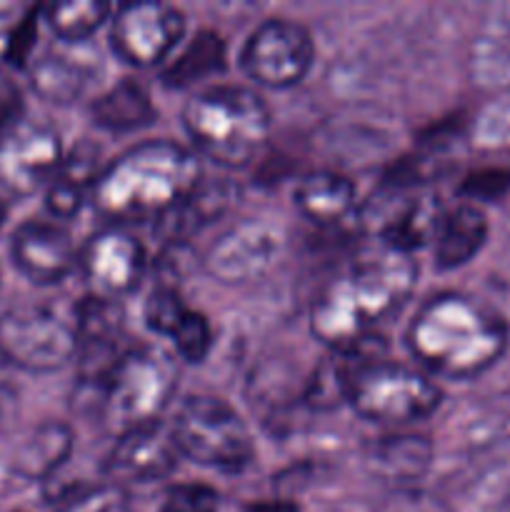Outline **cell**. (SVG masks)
<instances>
[{
    "label": "cell",
    "mask_w": 510,
    "mask_h": 512,
    "mask_svg": "<svg viewBox=\"0 0 510 512\" xmlns=\"http://www.w3.org/2000/svg\"><path fill=\"white\" fill-rule=\"evenodd\" d=\"M418 283L413 255L380 245L360 253L320 288L310 310V330L333 350L370 338L380 320L408 303Z\"/></svg>",
    "instance_id": "cell-1"
},
{
    "label": "cell",
    "mask_w": 510,
    "mask_h": 512,
    "mask_svg": "<svg viewBox=\"0 0 510 512\" xmlns=\"http://www.w3.org/2000/svg\"><path fill=\"white\" fill-rule=\"evenodd\" d=\"M408 348L423 368L450 380L485 373L508 348V325L480 300L460 293L430 298L410 323Z\"/></svg>",
    "instance_id": "cell-2"
},
{
    "label": "cell",
    "mask_w": 510,
    "mask_h": 512,
    "mask_svg": "<svg viewBox=\"0 0 510 512\" xmlns=\"http://www.w3.org/2000/svg\"><path fill=\"white\" fill-rule=\"evenodd\" d=\"M200 185L195 155L170 140L135 145L115 158L95 183V208L110 220H158Z\"/></svg>",
    "instance_id": "cell-3"
},
{
    "label": "cell",
    "mask_w": 510,
    "mask_h": 512,
    "mask_svg": "<svg viewBox=\"0 0 510 512\" xmlns=\"http://www.w3.org/2000/svg\"><path fill=\"white\" fill-rule=\"evenodd\" d=\"M183 125L200 153L220 165L240 168L263 148L270 113L253 90L215 85L185 103Z\"/></svg>",
    "instance_id": "cell-4"
},
{
    "label": "cell",
    "mask_w": 510,
    "mask_h": 512,
    "mask_svg": "<svg viewBox=\"0 0 510 512\" xmlns=\"http://www.w3.org/2000/svg\"><path fill=\"white\" fill-rule=\"evenodd\" d=\"M173 435L180 455L223 473H240L255 455L243 418L225 400L208 395H195L180 405Z\"/></svg>",
    "instance_id": "cell-5"
},
{
    "label": "cell",
    "mask_w": 510,
    "mask_h": 512,
    "mask_svg": "<svg viewBox=\"0 0 510 512\" xmlns=\"http://www.w3.org/2000/svg\"><path fill=\"white\" fill-rule=\"evenodd\" d=\"M178 388V365L158 345L128 348L103 390L105 410L125 430L153 423Z\"/></svg>",
    "instance_id": "cell-6"
},
{
    "label": "cell",
    "mask_w": 510,
    "mask_h": 512,
    "mask_svg": "<svg viewBox=\"0 0 510 512\" xmlns=\"http://www.w3.org/2000/svg\"><path fill=\"white\" fill-rule=\"evenodd\" d=\"M438 385L408 365L375 360L358 370L348 403L355 413L375 423H410L433 413L440 405Z\"/></svg>",
    "instance_id": "cell-7"
},
{
    "label": "cell",
    "mask_w": 510,
    "mask_h": 512,
    "mask_svg": "<svg viewBox=\"0 0 510 512\" xmlns=\"http://www.w3.org/2000/svg\"><path fill=\"white\" fill-rule=\"evenodd\" d=\"M78 353L75 323L48 305H20L0 315V360L28 373H53Z\"/></svg>",
    "instance_id": "cell-8"
},
{
    "label": "cell",
    "mask_w": 510,
    "mask_h": 512,
    "mask_svg": "<svg viewBox=\"0 0 510 512\" xmlns=\"http://www.w3.org/2000/svg\"><path fill=\"white\" fill-rule=\"evenodd\" d=\"M443 213L435 195L423 193L415 185L385 183V188L370 198L360 218L363 228L373 233L380 245L413 255L415 248H423L435 238Z\"/></svg>",
    "instance_id": "cell-9"
},
{
    "label": "cell",
    "mask_w": 510,
    "mask_h": 512,
    "mask_svg": "<svg viewBox=\"0 0 510 512\" xmlns=\"http://www.w3.org/2000/svg\"><path fill=\"white\" fill-rule=\"evenodd\" d=\"M63 163L58 130L48 123L20 120L0 138V190L28 198L48 185Z\"/></svg>",
    "instance_id": "cell-10"
},
{
    "label": "cell",
    "mask_w": 510,
    "mask_h": 512,
    "mask_svg": "<svg viewBox=\"0 0 510 512\" xmlns=\"http://www.w3.org/2000/svg\"><path fill=\"white\" fill-rule=\"evenodd\" d=\"M313 63V40L298 23L265 20L245 43L240 65L245 73L268 88H290L308 73Z\"/></svg>",
    "instance_id": "cell-11"
},
{
    "label": "cell",
    "mask_w": 510,
    "mask_h": 512,
    "mask_svg": "<svg viewBox=\"0 0 510 512\" xmlns=\"http://www.w3.org/2000/svg\"><path fill=\"white\" fill-rule=\"evenodd\" d=\"M185 18L175 5L140 0L118 8L110 28L113 50L130 65L148 68L160 63L183 38Z\"/></svg>",
    "instance_id": "cell-12"
},
{
    "label": "cell",
    "mask_w": 510,
    "mask_h": 512,
    "mask_svg": "<svg viewBox=\"0 0 510 512\" xmlns=\"http://www.w3.org/2000/svg\"><path fill=\"white\" fill-rule=\"evenodd\" d=\"M75 338H78V380L80 388L103 393L115 365L123 358L125 315L115 300L88 298L75 308Z\"/></svg>",
    "instance_id": "cell-13"
},
{
    "label": "cell",
    "mask_w": 510,
    "mask_h": 512,
    "mask_svg": "<svg viewBox=\"0 0 510 512\" xmlns=\"http://www.w3.org/2000/svg\"><path fill=\"white\" fill-rule=\"evenodd\" d=\"M283 250V233L268 220H243L220 235L205 253V273L223 283H245L263 275Z\"/></svg>",
    "instance_id": "cell-14"
},
{
    "label": "cell",
    "mask_w": 510,
    "mask_h": 512,
    "mask_svg": "<svg viewBox=\"0 0 510 512\" xmlns=\"http://www.w3.org/2000/svg\"><path fill=\"white\" fill-rule=\"evenodd\" d=\"M178 458L180 450L173 428H165L153 420V423L135 425L120 435L105 470L118 480L153 483L168 478L178 468Z\"/></svg>",
    "instance_id": "cell-15"
},
{
    "label": "cell",
    "mask_w": 510,
    "mask_h": 512,
    "mask_svg": "<svg viewBox=\"0 0 510 512\" xmlns=\"http://www.w3.org/2000/svg\"><path fill=\"white\" fill-rule=\"evenodd\" d=\"M10 258L35 285H55L75 268V248L63 228L45 220H25L10 235Z\"/></svg>",
    "instance_id": "cell-16"
},
{
    "label": "cell",
    "mask_w": 510,
    "mask_h": 512,
    "mask_svg": "<svg viewBox=\"0 0 510 512\" xmlns=\"http://www.w3.org/2000/svg\"><path fill=\"white\" fill-rule=\"evenodd\" d=\"M83 270L90 285L110 298L133 293L145 273V250L133 235L103 230L83 250Z\"/></svg>",
    "instance_id": "cell-17"
},
{
    "label": "cell",
    "mask_w": 510,
    "mask_h": 512,
    "mask_svg": "<svg viewBox=\"0 0 510 512\" xmlns=\"http://www.w3.org/2000/svg\"><path fill=\"white\" fill-rule=\"evenodd\" d=\"M98 70V53L90 48L45 50L30 65V88L48 103H73L95 83Z\"/></svg>",
    "instance_id": "cell-18"
},
{
    "label": "cell",
    "mask_w": 510,
    "mask_h": 512,
    "mask_svg": "<svg viewBox=\"0 0 510 512\" xmlns=\"http://www.w3.org/2000/svg\"><path fill=\"white\" fill-rule=\"evenodd\" d=\"M73 450V433L63 423H43L30 430L10 455L8 470L23 483L48 480Z\"/></svg>",
    "instance_id": "cell-19"
},
{
    "label": "cell",
    "mask_w": 510,
    "mask_h": 512,
    "mask_svg": "<svg viewBox=\"0 0 510 512\" xmlns=\"http://www.w3.org/2000/svg\"><path fill=\"white\" fill-rule=\"evenodd\" d=\"M235 195H238V188L225 180L198 185L183 203L158 218L160 238L170 245H183L190 235L220 218L235 203Z\"/></svg>",
    "instance_id": "cell-20"
},
{
    "label": "cell",
    "mask_w": 510,
    "mask_h": 512,
    "mask_svg": "<svg viewBox=\"0 0 510 512\" xmlns=\"http://www.w3.org/2000/svg\"><path fill=\"white\" fill-rule=\"evenodd\" d=\"M100 150L90 143H78L70 150L68 158H63L55 178L45 190V208L55 218H73L85 205L90 190L100 178L98 170Z\"/></svg>",
    "instance_id": "cell-21"
},
{
    "label": "cell",
    "mask_w": 510,
    "mask_h": 512,
    "mask_svg": "<svg viewBox=\"0 0 510 512\" xmlns=\"http://www.w3.org/2000/svg\"><path fill=\"white\" fill-rule=\"evenodd\" d=\"M433 460V445L423 435H390L368 450V470L375 478L393 483L395 490L413 488Z\"/></svg>",
    "instance_id": "cell-22"
},
{
    "label": "cell",
    "mask_w": 510,
    "mask_h": 512,
    "mask_svg": "<svg viewBox=\"0 0 510 512\" xmlns=\"http://www.w3.org/2000/svg\"><path fill=\"white\" fill-rule=\"evenodd\" d=\"M488 238V220L473 203H460L445 210L435 230V263L440 270H453L468 263Z\"/></svg>",
    "instance_id": "cell-23"
},
{
    "label": "cell",
    "mask_w": 510,
    "mask_h": 512,
    "mask_svg": "<svg viewBox=\"0 0 510 512\" xmlns=\"http://www.w3.org/2000/svg\"><path fill=\"white\" fill-rule=\"evenodd\" d=\"M295 208L313 223H338L343 215H348L355 205V185L345 175L318 173L305 175L293 193Z\"/></svg>",
    "instance_id": "cell-24"
},
{
    "label": "cell",
    "mask_w": 510,
    "mask_h": 512,
    "mask_svg": "<svg viewBox=\"0 0 510 512\" xmlns=\"http://www.w3.org/2000/svg\"><path fill=\"white\" fill-rule=\"evenodd\" d=\"M90 113H93V120L100 128L113 130V133H130V130L145 128L158 115L153 103H150L148 90L135 83L133 78L120 80L115 88L100 95L93 108H90Z\"/></svg>",
    "instance_id": "cell-25"
},
{
    "label": "cell",
    "mask_w": 510,
    "mask_h": 512,
    "mask_svg": "<svg viewBox=\"0 0 510 512\" xmlns=\"http://www.w3.org/2000/svg\"><path fill=\"white\" fill-rule=\"evenodd\" d=\"M225 68V45L215 33H200L185 53L163 73L168 88H188L195 80L208 78Z\"/></svg>",
    "instance_id": "cell-26"
},
{
    "label": "cell",
    "mask_w": 510,
    "mask_h": 512,
    "mask_svg": "<svg viewBox=\"0 0 510 512\" xmlns=\"http://www.w3.org/2000/svg\"><path fill=\"white\" fill-rule=\"evenodd\" d=\"M113 5L105 0H78V3H53L45 8L50 30L63 43H85L103 25Z\"/></svg>",
    "instance_id": "cell-27"
},
{
    "label": "cell",
    "mask_w": 510,
    "mask_h": 512,
    "mask_svg": "<svg viewBox=\"0 0 510 512\" xmlns=\"http://www.w3.org/2000/svg\"><path fill=\"white\" fill-rule=\"evenodd\" d=\"M53 512H130V500L120 485H78L55 495Z\"/></svg>",
    "instance_id": "cell-28"
},
{
    "label": "cell",
    "mask_w": 510,
    "mask_h": 512,
    "mask_svg": "<svg viewBox=\"0 0 510 512\" xmlns=\"http://www.w3.org/2000/svg\"><path fill=\"white\" fill-rule=\"evenodd\" d=\"M170 340L175 343L180 358H185L188 363H203L210 345H213V333H210V325L203 315L188 310L183 320L175 325L173 333H170Z\"/></svg>",
    "instance_id": "cell-29"
},
{
    "label": "cell",
    "mask_w": 510,
    "mask_h": 512,
    "mask_svg": "<svg viewBox=\"0 0 510 512\" xmlns=\"http://www.w3.org/2000/svg\"><path fill=\"white\" fill-rule=\"evenodd\" d=\"M185 313H188V308L180 300L178 290L165 288V285L153 290V295L145 303V323H148V328L155 330L158 335H168V338Z\"/></svg>",
    "instance_id": "cell-30"
},
{
    "label": "cell",
    "mask_w": 510,
    "mask_h": 512,
    "mask_svg": "<svg viewBox=\"0 0 510 512\" xmlns=\"http://www.w3.org/2000/svg\"><path fill=\"white\" fill-rule=\"evenodd\" d=\"M158 512H220V500L208 485L185 483L168 490Z\"/></svg>",
    "instance_id": "cell-31"
},
{
    "label": "cell",
    "mask_w": 510,
    "mask_h": 512,
    "mask_svg": "<svg viewBox=\"0 0 510 512\" xmlns=\"http://www.w3.org/2000/svg\"><path fill=\"white\" fill-rule=\"evenodd\" d=\"M375 512H450L443 500L433 498V495L423 493L415 488H400L393 490L383 503L375 508Z\"/></svg>",
    "instance_id": "cell-32"
},
{
    "label": "cell",
    "mask_w": 510,
    "mask_h": 512,
    "mask_svg": "<svg viewBox=\"0 0 510 512\" xmlns=\"http://www.w3.org/2000/svg\"><path fill=\"white\" fill-rule=\"evenodd\" d=\"M23 120V93L10 75L0 70V138Z\"/></svg>",
    "instance_id": "cell-33"
},
{
    "label": "cell",
    "mask_w": 510,
    "mask_h": 512,
    "mask_svg": "<svg viewBox=\"0 0 510 512\" xmlns=\"http://www.w3.org/2000/svg\"><path fill=\"white\" fill-rule=\"evenodd\" d=\"M510 185V173L505 170H483L470 175L463 183V193L470 198H498Z\"/></svg>",
    "instance_id": "cell-34"
},
{
    "label": "cell",
    "mask_w": 510,
    "mask_h": 512,
    "mask_svg": "<svg viewBox=\"0 0 510 512\" xmlns=\"http://www.w3.org/2000/svg\"><path fill=\"white\" fill-rule=\"evenodd\" d=\"M30 43H33V18H25L20 20L18 33H13V40H10L8 58L13 60V63H25Z\"/></svg>",
    "instance_id": "cell-35"
},
{
    "label": "cell",
    "mask_w": 510,
    "mask_h": 512,
    "mask_svg": "<svg viewBox=\"0 0 510 512\" xmlns=\"http://www.w3.org/2000/svg\"><path fill=\"white\" fill-rule=\"evenodd\" d=\"M15 415V393L8 388V385L0 383V435L8 428L10 420Z\"/></svg>",
    "instance_id": "cell-36"
},
{
    "label": "cell",
    "mask_w": 510,
    "mask_h": 512,
    "mask_svg": "<svg viewBox=\"0 0 510 512\" xmlns=\"http://www.w3.org/2000/svg\"><path fill=\"white\" fill-rule=\"evenodd\" d=\"M248 512H295V508L293 505L275 503V505H253V508H248Z\"/></svg>",
    "instance_id": "cell-37"
},
{
    "label": "cell",
    "mask_w": 510,
    "mask_h": 512,
    "mask_svg": "<svg viewBox=\"0 0 510 512\" xmlns=\"http://www.w3.org/2000/svg\"><path fill=\"white\" fill-rule=\"evenodd\" d=\"M18 13V5H10V3H0V23H8L13 15Z\"/></svg>",
    "instance_id": "cell-38"
},
{
    "label": "cell",
    "mask_w": 510,
    "mask_h": 512,
    "mask_svg": "<svg viewBox=\"0 0 510 512\" xmlns=\"http://www.w3.org/2000/svg\"><path fill=\"white\" fill-rule=\"evenodd\" d=\"M5 218H8V205H5V198L0 195V228H3Z\"/></svg>",
    "instance_id": "cell-39"
},
{
    "label": "cell",
    "mask_w": 510,
    "mask_h": 512,
    "mask_svg": "<svg viewBox=\"0 0 510 512\" xmlns=\"http://www.w3.org/2000/svg\"><path fill=\"white\" fill-rule=\"evenodd\" d=\"M0 363H3V360H0Z\"/></svg>",
    "instance_id": "cell-40"
}]
</instances>
